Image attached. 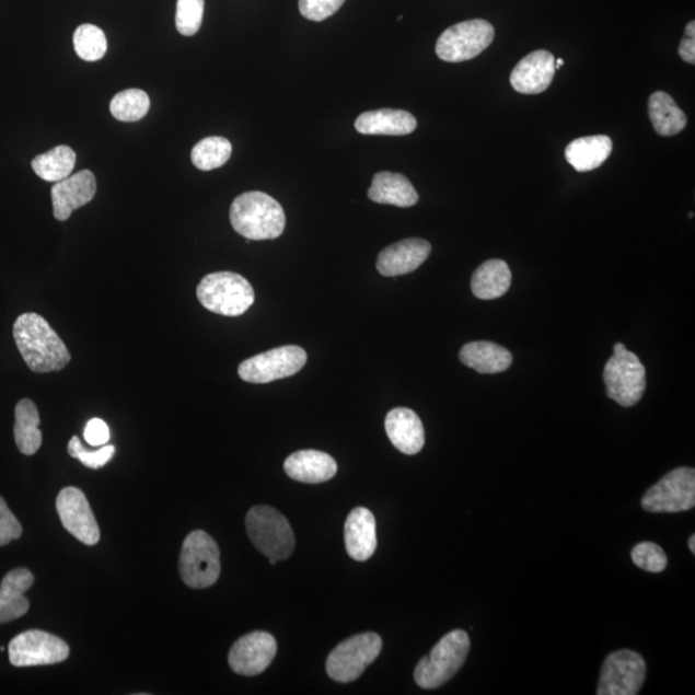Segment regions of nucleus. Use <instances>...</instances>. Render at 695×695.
Returning <instances> with one entry per match:
<instances>
[{
	"instance_id": "1",
	"label": "nucleus",
	"mask_w": 695,
	"mask_h": 695,
	"mask_svg": "<svg viewBox=\"0 0 695 695\" xmlns=\"http://www.w3.org/2000/svg\"><path fill=\"white\" fill-rule=\"evenodd\" d=\"M13 336L22 358L34 372L60 371L71 361L66 344L39 314H21L14 322Z\"/></svg>"
},
{
	"instance_id": "2",
	"label": "nucleus",
	"mask_w": 695,
	"mask_h": 695,
	"mask_svg": "<svg viewBox=\"0 0 695 695\" xmlns=\"http://www.w3.org/2000/svg\"><path fill=\"white\" fill-rule=\"evenodd\" d=\"M230 219L239 235L254 241L280 238L287 225L281 205L274 197L259 192L236 197L231 205Z\"/></svg>"
},
{
	"instance_id": "3",
	"label": "nucleus",
	"mask_w": 695,
	"mask_h": 695,
	"mask_svg": "<svg viewBox=\"0 0 695 695\" xmlns=\"http://www.w3.org/2000/svg\"><path fill=\"white\" fill-rule=\"evenodd\" d=\"M471 650V639L463 630L443 636L428 657H424L415 669V682L422 690H437L455 676L463 668Z\"/></svg>"
},
{
	"instance_id": "4",
	"label": "nucleus",
	"mask_w": 695,
	"mask_h": 695,
	"mask_svg": "<svg viewBox=\"0 0 695 695\" xmlns=\"http://www.w3.org/2000/svg\"><path fill=\"white\" fill-rule=\"evenodd\" d=\"M197 299L210 312L239 317L254 303V289L245 277L233 273L205 276L197 287Z\"/></svg>"
},
{
	"instance_id": "5",
	"label": "nucleus",
	"mask_w": 695,
	"mask_h": 695,
	"mask_svg": "<svg viewBox=\"0 0 695 695\" xmlns=\"http://www.w3.org/2000/svg\"><path fill=\"white\" fill-rule=\"evenodd\" d=\"M245 523L248 538L268 559L290 558L296 548L294 532L280 511L266 505L255 507L248 511Z\"/></svg>"
},
{
	"instance_id": "6",
	"label": "nucleus",
	"mask_w": 695,
	"mask_h": 695,
	"mask_svg": "<svg viewBox=\"0 0 695 695\" xmlns=\"http://www.w3.org/2000/svg\"><path fill=\"white\" fill-rule=\"evenodd\" d=\"M604 383L606 396L622 407H633L646 392L647 371L638 356L617 343L614 355L605 364Z\"/></svg>"
},
{
	"instance_id": "7",
	"label": "nucleus",
	"mask_w": 695,
	"mask_h": 695,
	"mask_svg": "<svg viewBox=\"0 0 695 695\" xmlns=\"http://www.w3.org/2000/svg\"><path fill=\"white\" fill-rule=\"evenodd\" d=\"M221 552L207 532L194 531L183 543L179 574L188 588L202 590L213 587L221 576Z\"/></svg>"
},
{
	"instance_id": "8",
	"label": "nucleus",
	"mask_w": 695,
	"mask_h": 695,
	"mask_svg": "<svg viewBox=\"0 0 695 695\" xmlns=\"http://www.w3.org/2000/svg\"><path fill=\"white\" fill-rule=\"evenodd\" d=\"M382 648V638L375 633L352 636L327 657V675L338 683H352L377 660Z\"/></svg>"
},
{
	"instance_id": "9",
	"label": "nucleus",
	"mask_w": 695,
	"mask_h": 695,
	"mask_svg": "<svg viewBox=\"0 0 695 695\" xmlns=\"http://www.w3.org/2000/svg\"><path fill=\"white\" fill-rule=\"evenodd\" d=\"M494 39L495 28L488 21H464L439 36L436 53L445 62L470 61L485 53Z\"/></svg>"
},
{
	"instance_id": "10",
	"label": "nucleus",
	"mask_w": 695,
	"mask_h": 695,
	"mask_svg": "<svg viewBox=\"0 0 695 695\" xmlns=\"http://www.w3.org/2000/svg\"><path fill=\"white\" fill-rule=\"evenodd\" d=\"M641 505L649 513H683L695 507V471L677 467L649 488Z\"/></svg>"
},
{
	"instance_id": "11",
	"label": "nucleus",
	"mask_w": 695,
	"mask_h": 695,
	"mask_svg": "<svg viewBox=\"0 0 695 695\" xmlns=\"http://www.w3.org/2000/svg\"><path fill=\"white\" fill-rule=\"evenodd\" d=\"M305 363L306 354L303 348L285 346L248 358L239 366V377L247 383L267 384L296 375Z\"/></svg>"
},
{
	"instance_id": "12",
	"label": "nucleus",
	"mask_w": 695,
	"mask_h": 695,
	"mask_svg": "<svg viewBox=\"0 0 695 695\" xmlns=\"http://www.w3.org/2000/svg\"><path fill=\"white\" fill-rule=\"evenodd\" d=\"M647 676V663L634 650L622 649L605 658L600 682L599 695L639 694Z\"/></svg>"
},
{
	"instance_id": "13",
	"label": "nucleus",
	"mask_w": 695,
	"mask_h": 695,
	"mask_svg": "<svg viewBox=\"0 0 695 695\" xmlns=\"http://www.w3.org/2000/svg\"><path fill=\"white\" fill-rule=\"evenodd\" d=\"M9 655L14 668H33L68 660L70 648L54 634L31 630L18 635L10 642Z\"/></svg>"
},
{
	"instance_id": "14",
	"label": "nucleus",
	"mask_w": 695,
	"mask_h": 695,
	"mask_svg": "<svg viewBox=\"0 0 695 695\" xmlns=\"http://www.w3.org/2000/svg\"><path fill=\"white\" fill-rule=\"evenodd\" d=\"M56 509L63 529L80 543L88 546L100 543V526L83 491L77 487L63 488L57 496Z\"/></svg>"
},
{
	"instance_id": "15",
	"label": "nucleus",
	"mask_w": 695,
	"mask_h": 695,
	"mask_svg": "<svg viewBox=\"0 0 695 695\" xmlns=\"http://www.w3.org/2000/svg\"><path fill=\"white\" fill-rule=\"evenodd\" d=\"M276 655L277 642L274 636L266 632H255L233 644L229 663L239 675L257 676L269 668Z\"/></svg>"
},
{
	"instance_id": "16",
	"label": "nucleus",
	"mask_w": 695,
	"mask_h": 695,
	"mask_svg": "<svg viewBox=\"0 0 695 695\" xmlns=\"http://www.w3.org/2000/svg\"><path fill=\"white\" fill-rule=\"evenodd\" d=\"M96 192V177L91 171H82L57 182L53 188L54 216L57 221H68L72 211L93 200Z\"/></svg>"
},
{
	"instance_id": "17",
	"label": "nucleus",
	"mask_w": 695,
	"mask_h": 695,
	"mask_svg": "<svg viewBox=\"0 0 695 695\" xmlns=\"http://www.w3.org/2000/svg\"><path fill=\"white\" fill-rule=\"evenodd\" d=\"M431 245L427 240L407 239L384 248L379 254L377 268L385 277L414 273L429 258Z\"/></svg>"
},
{
	"instance_id": "18",
	"label": "nucleus",
	"mask_w": 695,
	"mask_h": 695,
	"mask_svg": "<svg viewBox=\"0 0 695 695\" xmlns=\"http://www.w3.org/2000/svg\"><path fill=\"white\" fill-rule=\"evenodd\" d=\"M555 71V57L547 50H535L516 66L510 83L519 93H543L553 83Z\"/></svg>"
},
{
	"instance_id": "19",
	"label": "nucleus",
	"mask_w": 695,
	"mask_h": 695,
	"mask_svg": "<svg viewBox=\"0 0 695 695\" xmlns=\"http://www.w3.org/2000/svg\"><path fill=\"white\" fill-rule=\"evenodd\" d=\"M385 430L394 448L405 455H416L426 444L420 417L413 409L398 407L386 415Z\"/></svg>"
},
{
	"instance_id": "20",
	"label": "nucleus",
	"mask_w": 695,
	"mask_h": 695,
	"mask_svg": "<svg viewBox=\"0 0 695 695\" xmlns=\"http://www.w3.org/2000/svg\"><path fill=\"white\" fill-rule=\"evenodd\" d=\"M346 548L350 558L366 561L377 552V521L369 509L356 508L350 511L344 529Z\"/></svg>"
},
{
	"instance_id": "21",
	"label": "nucleus",
	"mask_w": 695,
	"mask_h": 695,
	"mask_svg": "<svg viewBox=\"0 0 695 695\" xmlns=\"http://www.w3.org/2000/svg\"><path fill=\"white\" fill-rule=\"evenodd\" d=\"M283 470L291 479L318 485L335 477L338 464L325 452L305 450L292 453L285 461Z\"/></svg>"
},
{
	"instance_id": "22",
	"label": "nucleus",
	"mask_w": 695,
	"mask_h": 695,
	"mask_svg": "<svg viewBox=\"0 0 695 695\" xmlns=\"http://www.w3.org/2000/svg\"><path fill=\"white\" fill-rule=\"evenodd\" d=\"M34 575L26 568L11 570L0 584V625L25 616L31 609L25 592L31 590Z\"/></svg>"
},
{
	"instance_id": "23",
	"label": "nucleus",
	"mask_w": 695,
	"mask_h": 695,
	"mask_svg": "<svg viewBox=\"0 0 695 695\" xmlns=\"http://www.w3.org/2000/svg\"><path fill=\"white\" fill-rule=\"evenodd\" d=\"M355 127L366 136H407L416 129L417 121L404 109L382 108L358 116Z\"/></svg>"
},
{
	"instance_id": "24",
	"label": "nucleus",
	"mask_w": 695,
	"mask_h": 695,
	"mask_svg": "<svg viewBox=\"0 0 695 695\" xmlns=\"http://www.w3.org/2000/svg\"><path fill=\"white\" fill-rule=\"evenodd\" d=\"M460 361L479 374H500L513 363V355L493 341H473L461 348Z\"/></svg>"
},
{
	"instance_id": "25",
	"label": "nucleus",
	"mask_w": 695,
	"mask_h": 695,
	"mask_svg": "<svg viewBox=\"0 0 695 695\" xmlns=\"http://www.w3.org/2000/svg\"><path fill=\"white\" fill-rule=\"evenodd\" d=\"M368 195L371 201L399 208L414 207L419 201L413 183L405 175L391 172L375 174Z\"/></svg>"
},
{
	"instance_id": "26",
	"label": "nucleus",
	"mask_w": 695,
	"mask_h": 695,
	"mask_svg": "<svg viewBox=\"0 0 695 695\" xmlns=\"http://www.w3.org/2000/svg\"><path fill=\"white\" fill-rule=\"evenodd\" d=\"M613 149L609 136H590L577 138L566 149V159L577 172H591L605 163Z\"/></svg>"
},
{
	"instance_id": "27",
	"label": "nucleus",
	"mask_w": 695,
	"mask_h": 695,
	"mask_svg": "<svg viewBox=\"0 0 695 695\" xmlns=\"http://www.w3.org/2000/svg\"><path fill=\"white\" fill-rule=\"evenodd\" d=\"M511 285V270L507 263L491 259L483 263L472 277L474 297L493 300L507 294Z\"/></svg>"
},
{
	"instance_id": "28",
	"label": "nucleus",
	"mask_w": 695,
	"mask_h": 695,
	"mask_svg": "<svg viewBox=\"0 0 695 695\" xmlns=\"http://www.w3.org/2000/svg\"><path fill=\"white\" fill-rule=\"evenodd\" d=\"M14 441L21 453L32 456L40 449L43 437L39 430L40 416L38 408L31 399H21L14 409Z\"/></svg>"
},
{
	"instance_id": "29",
	"label": "nucleus",
	"mask_w": 695,
	"mask_h": 695,
	"mask_svg": "<svg viewBox=\"0 0 695 695\" xmlns=\"http://www.w3.org/2000/svg\"><path fill=\"white\" fill-rule=\"evenodd\" d=\"M648 107L650 121H652L658 135L662 137L676 136L686 127V115L670 94L653 93L649 99Z\"/></svg>"
},
{
	"instance_id": "30",
	"label": "nucleus",
	"mask_w": 695,
	"mask_h": 695,
	"mask_svg": "<svg viewBox=\"0 0 695 695\" xmlns=\"http://www.w3.org/2000/svg\"><path fill=\"white\" fill-rule=\"evenodd\" d=\"M77 155L69 146H58L33 160L32 166L36 175L47 182H60L70 177L74 171Z\"/></svg>"
},
{
	"instance_id": "31",
	"label": "nucleus",
	"mask_w": 695,
	"mask_h": 695,
	"mask_svg": "<svg viewBox=\"0 0 695 695\" xmlns=\"http://www.w3.org/2000/svg\"><path fill=\"white\" fill-rule=\"evenodd\" d=\"M232 144L223 137H208L197 143L193 150L192 159L197 170L209 172L218 170L230 160Z\"/></svg>"
},
{
	"instance_id": "32",
	"label": "nucleus",
	"mask_w": 695,
	"mask_h": 695,
	"mask_svg": "<svg viewBox=\"0 0 695 695\" xmlns=\"http://www.w3.org/2000/svg\"><path fill=\"white\" fill-rule=\"evenodd\" d=\"M149 94L141 90L123 91L113 99L109 109L115 119L126 123L141 120L150 109Z\"/></svg>"
},
{
	"instance_id": "33",
	"label": "nucleus",
	"mask_w": 695,
	"mask_h": 695,
	"mask_svg": "<svg viewBox=\"0 0 695 695\" xmlns=\"http://www.w3.org/2000/svg\"><path fill=\"white\" fill-rule=\"evenodd\" d=\"M74 48L82 60L94 62L106 55L107 39L99 26L84 24L74 34Z\"/></svg>"
},
{
	"instance_id": "34",
	"label": "nucleus",
	"mask_w": 695,
	"mask_h": 695,
	"mask_svg": "<svg viewBox=\"0 0 695 695\" xmlns=\"http://www.w3.org/2000/svg\"><path fill=\"white\" fill-rule=\"evenodd\" d=\"M205 0H178L175 26L179 34L193 36L200 31Z\"/></svg>"
},
{
	"instance_id": "35",
	"label": "nucleus",
	"mask_w": 695,
	"mask_h": 695,
	"mask_svg": "<svg viewBox=\"0 0 695 695\" xmlns=\"http://www.w3.org/2000/svg\"><path fill=\"white\" fill-rule=\"evenodd\" d=\"M632 558L636 567L650 574L663 572L669 565L668 555H665L663 548L653 543L636 545L633 548Z\"/></svg>"
},
{
	"instance_id": "36",
	"label": "nucleus",
	"mask_w": 695,
	"mask_h": 695,
	"mask_svg": "<svg viewBox=\"0 0 695 695\" xmlns=\"http://www.w3.org/2000/svg\"><path fill=\"white\" fill-rule=\"evenodd\" d=\"M69 455L80 461L90 470H101L112 461L115 455V448L112 444L104 445L99 451H86L78 437H72L69 442Z\"/></svg>"
},
{
	"instance_id": "37",
	"label": "nucleus",
	"mask_w": 695,
	"mask_h": 695,
	"mask_svg": "<svg viewBox=\"0 0 695 695\" xmlns=\"http://www.w3.org/2000/svg\"><path fill=\"white\" fill-rule=\"evenodd\" d=\"M346 0H299V11L311 21H324L341 9Z\"/></svg>"
},
{
	"instance_id": "38",
	"label": "nucleus",
	"mask_w": 695,
	"mask_h": 695,
	"mask_svg": "<svg viewBox=\"0 0 695 695\" xmlns=\"http://www.w3.org/2000/svg\"><path fill=\"white\" fill-rule=\"evenodd\" d=\"M21 536L22 526L18 518L13 516L3 497H0V546L9 545L11 541Z\"/></svg>"
},
{
	"instance_id": "39",
	"label": "nucleus",
	"mask_w": 695,
	"mask_h": 695,
	"mask_svg": "<svg viewBox=\"0 0 695 695\" xmlns=\"http://www.w3.org/2000/svg\"><path fill=\"white\" fill-rule=\"evenodd\" d=\"M84 438L93 448H101L109 441V429L107 424L101 419H92L88 421Z\"/></svg>"
},
{
	"instance_id": "40",
	"label": "nucleus",
	"mask_w": 695,
	"mask_h": 695,
	"mask_svg": "<svg viewBox=\"0 0 695 695\" xmlns=\"http://www.w3.org/2000/svg\"><path fill=\"white\" fill-rule=\"evenodd\" d=\"M679 55L687 63H695V22L691 21L686 25L685 35L680 43Z\"/></svg>"
},
{
	"instance_id": "41",
	"label": "nucleus",
	"mask_w": 695,
	"mask_h": 695,
	"mask_svg": "<svg viewBox=\"0 0 695 695\" xmlns=\"http://www.w3.org/2000/svg\"><path fill=\"white\" fill-rule=\"evenodd\" d=\"M690 548H691V552L695 554V536L694 535H692L690 540Z\"/></svg>"
},
{
	"instance_id": "42",
	"label": "nucleus",
	"mask_w": 695,
	"mask_h": 695,
	"mask_svg": "<svg viewBox=\"0 0 695 695\" xmlns=\"http://www.w3.org/2000/svg\"><path fill=\"white\" fill-rule=\"evenodd\" d=\"M269 565L270 566H276L277 565V560L273 559V558H269Z\"/></svg>"
}]
</instances>
